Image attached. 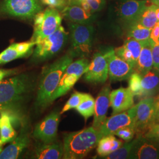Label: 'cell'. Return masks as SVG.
Listing matches in <instances>:
<instances>
[{"mask_svg":"<svg viewBox=\"0 0 159 159\" xmlns=\"http://www.w3.org/2000/svg\"><path fill=\"white\" fill-rule=\"evenodd\" d=\"M74 57V54L70 51L43 69L37 97V104L39 106L44 107L49 104L50 97L57 89L66 69L73 61Z\"/></svg>","mask_w":159,"mask_h":159,"instance_id":"6da1fadb","label":"cell"},{"mask_svg":"<svg viewBox=\"0 0 159 159\" xmlns=\"http://www.w3.org/2000/svg\"><path fill=\"white\" fill-rule=\"evenodd\" d=\"M100 139L98 131L93 126L69 133L64 139L63 159L84 158L96 147Z\"/></svg>","mask_w":159,"mask_h":159,"instance_id":"7a4b0ae2","label":"cell"},{"mask_svg":"<svg viewBox=\"0 0 159 159\" xmlns=\"http://www.w3.org/2000/svg\"><path fill=\"white\" fill-rule=\"evenodd\" d=\"M31 86V81L25 74L0 81V103L17 108L18 103L29 93Z\"/></svg>","mask_w":159,"mask_h":159,"instance_id":"3957f363","label":"cell"},{"mask_svg":"<svg viewBox=\"0 0 159 159\" xmlns=\"http://www.w3.org/2000/svg\"><path fill=\"white\" fill-rule=\"evenodd\" d=\"M34 32L31 41L37 44L54 33L61 25L62 16L57 9L47 8L34 16Z\"/></svg>","mask_w":159,"mask_h":159,"instance_id":"277c9868","label":"cell"},{"mask_svg":"<svg viewBox=\"0 0 159 159\" xmlns=\"http://www.w3.org/2000/svg\"><path fill=\"white\" fill-rule=\"evenodd\" d=\"M69 29L71 43V51L75 57L84 58L91 50L94 29L90 24L70 22Z\"/></svg>","mask_w":159,"mask_h":159,"instance_id":"5b68a950","label":"cell"},{"mask_svg":"<svg viewBox=\"0 0 159 159\" xmlns=\"http://www.w3.org/2000/svg\"><path fill=\"white\" fill-rule=\"evenodd\" d=\"M90 61L86 58H81L71 63L65 71L57 87L49 100L50 104L57 98L63 96L70 91L80 78L85 73Z\"/></svg>","mask_w":159,"mask_h":159,"instance_id":"8992f818","label":"cell"},{"mask_svg":"<svg viewBox=\"0 0 159 159\" xmlns=\"http://www.w3.org/2000/svg\"><path fill=\"white\" fill-rule=\"evenodd\" d=\"M67 37L68 33L60 25L54 33L35 44L33 59L35 61H43L52 57L61 50Z\"/></svg>","mask_w":159,"mask_h":159,"instance_id":"52a82bcc","label":"cell"},{"mask_svg":"<svg viewBox=\"0 0 159 159\" xmlns=\"http://www.w3.org/2000/svg\"><path fill=\"white\" fill-rule=\"evenodd\" d=\"M42 10L39 0H4L0 11L14 17L32 18Z\"/></svg>","mask_w":159,"mask_h":159,"instance_id":"ba28073f","label":"cell"},{"mask_svg":"<svg viewBox=\"0 0 159 159\" xmlns=\"http://www.w3.org/2000/svg\"><path fill=\"white\" fill-rule=\"evenodd\" d=\"M136 106L133 127L137 135L143 134L154 123V97L143 98Z\"/></svg>","mask_w":159,"mask_h":159,"instance_id":"9c48e42d","label":"cell"},{"mask_svg":"<svg viewBox=\"0 0 159 159\" xmlns=\"http://www.w3.org/2000/svg\"><path fill=\"white\" fill-rule=\"evenodd\" d=\"M136 106L134 105L126 111L113 114L107 118L98 130L102 138L108 135H114V133L121 128L133 127Z\"/></svg>","mask_w":159,"mask_h":159,"instance_id":"30bf717a","label":"cell"},{"mask_svg":"<svg viewBox=\"0 0 159 159\" xmlns=\"http://www.w3.org/2000/svg\"><path fill=\"white\" fill-rule=\"evenodd\" d=\"M84 78L91 83H104L108 77V62L104 50L96 52L85 71Z\"/></svg>","mask_w":159,"mask_h":159,"instance_id":"8fae6325","label":"cell"},{"mask_svg":"<svg viewBox=\"0 0 159 159\" xmlns=\"http://www.w3.org/2000/svg\"><path fill=\"white\" fill-rule=\"evenodd\" d=\"M108 62V77L110 81H123L129 79L134 72L133 67L118 57L113 48L104 50Z\"/></svg>","mask_w":159,"mask_h":159,"instance_id":"7c38bea8","label":"cell"},{"mask_svg":"<svg viewBox=\"0 0 159 159\" xmlns=\"http://www.w3.org/2000/svg\"><path fill=\"white\" fill-rule=\"evenodd\" d=\"M60 113L54 111L35 125L33 136L44 143H53L56 139Z\"/></svg>","mask_w":159,"mask_h":159,"instance_id":"4fadbf2b","label":"cell"},{"mask_svg":"<svg viewBox=\"0 0 159 159\" xmlns=\"http://www.w3.org/2000/svg\"><path fill=\"white\" fill-rule=\"evenodd\" d=\"M130 159H159V146L143 134L137 135L134 139Z\"/></svg>","mask_w":159,"mask_h":159,"instance_id":"5bb4252c","label":"cell"},{"mask_svg":"<svg viewBox=\"0 0 159 159\" xmlns=\"http://www.w3.org/2000/svg\"><path fill=\"white\" fill-rule=\"evenodd\" d=\"M133 94L129 87H120L110 94V105L113 108L112 115L126 111L134 106Z\"/></svg>","mask_w":159,"mask_h":159,"instance_id":"9a60e30c","label":"cell"},{"mask_svg":"<svg viewBox=\"0 0 159 159\" xmlns=\"http://www.w3.org/2000/svg\"><path fill=\"white\" fill-rule=\"evenodd\" d=\"M145 0H125L120 6L119 14L121 19L129 25L137 21L146 8Z\"/></svg>","mask_w":159,"mask_h":159,"instance_id":"2e32d148","label":"cell"},{"mask_svg":"<svg viewBox=\"0 0 159 159\" xmlns=\"http://www.w3.org/2000/svg\"><path fill=\"white\" fill-rule=\"evenodd\" d=\"M110 88L109 85L104 87L95 100V111L93 127L97 130L101 127L107 119L106 115L110 105Z\"/></svg>","mask_w":159,"mask_h":159,"instance_id":"e0dca14e","label":"cell"},{"mask_svg":"<svg viewBox=\"0 0 159 159\" xmlns=\"http://www.w3.org/2000/svg\"><path fill=\"white\" fill-rule=\"evenodd\" d=\"M63 17L71 23L90 24L93 20L92 14L86 11L79 0H70L61 11Z\"/></svg>","mask_w":159,"mask_h":159,"instance_id":"ac0fdd59","label":"cell"},{"mask_svg":"<svg viewBox=\"0 0 159 159\" xmlns=\"http://www.w3.org/2000/svg\"><path fill=\"white\" fill-rule=\"evenodd\" d=\"M35 43L32 41L14 43L0 53V64L9 63L30 53Z\"/></svg>","mask_w":159,"mask_h":159,"instance_id":"d6986e66","label":"cell"},{"mask_svg":"<svg viewBox=\"0 0 159 159\" xmlns=\"http://www.w3.org/2000/svg\"><path fill=\"white\" fill-rule=\"evenodd\" d=\"M30 142L29 133L23 130L7 148L2 150L0 154V159H16L28 147Z\"/></svg>","mask_w":159,"mask_h":159,"instance_id":"ffe728a7","label":"cell"},{"mask_svg":"<svg viewBox=\"0 0 159 159\" xmlns=\"http://www.w3.org/2000/svg\"><path fill=\"white\" fill-rule=\"evenodd\" d=\"M142 76L143 93L141 97H154L159 94V70L153 67Z\"/></svg>","mask_w":159,"mask_h":159,"instance_id":"44dd1931","label":"cell"},{"mask_svg":"<svg viewBox=\"0 0 159 159\" xmlns=\"http://www.w3.org/2000/svg\"><path fill=\"white\" fill-rule=\"evenodd\" d=\"M142 48L138 58L134 71L141 75L146 73L153 67V61L152 53L151 39L142 41Z\"/></svg>","mask_w":159,"mask_h":159,"instance_id":"7402d4cb","label":"cell"},{"mask_svg":"<svg viewBox=\"0 0 159 159\" xmlns=\"http://www.w3.org/2000/svg\"><path fill=\"white\" fill-rule=\"evenodd\" d=\"M15 117L9 111H0V137L3 144L11 142L17 137V133L11 124V119Z\"/></svg>","mask_w":159,"mask_h":159,"instance_id":"603a6c76","label":"cell"},{"mask_svg":"<svg viewBox=\"0 0 159 159\" xmlns=\"http://www.w3.org/2000/svg\"><path fill=\"white\" fill-rule=\"evenodd\" d=\"M63 146L54 143H43L38 144L35 149V155L37 159H61L63 158Z\"/></svg>","mask_w":159,"mask_h":159,"instance_id":"cb8c5ba5","label":"cell"},{"mask_svg":"<svg viewBox=\"0 0 159 159\" xmlns=\"http://www.w3.org/2000/svg\"><path fill=\"white\" fill-rule=\"evenodd\" d=\"M123 144V141L117 139L114 135L102 137L97 144V152L99 156L104 158L119 148Z\"/></svg>","mask_w":159,"mask_h":159,"instance_id":"d4e9b609","label":"cell"},{"mask_svg":"<svg viewBox=\"0 0 159 159\" xmlns=\"http://www.w3.org/2000/svg\"><path fill=\"white\" fill-rule=\"evenodd\" d=\"M157 7V6L153 4L152 6L146 7L136 23L140 24L148 29H153L156 24L157 23V19L156 15Z\"/></svg>","mask_w":159,"mask_h":159,"instance_id":"484cf974","label":"cell"},{"mask_svg":"<svg viewBox=\"0 0 159 159\" xmlns=\"http://www.w3.org/2000/svg\"><path fill=\"white\" fill-rule=\"evenodd\" d=\"M152 29H148L138 23H135L130 25L127 37L144 41L150 39Z\"/></svg>","mask_w":159,"mask_h":159,"instance_id":"4316f807","label":"cell"},{"mask_svg":"<svg viewBox=\"0 0 159 159\" xmlns=\"http://www.w3.org/2000/svg\"><path fill=\"white\" fill-rule=\"evenodd\" d=\"M85 120L94 115L95 111V100L89 94H87L85 98L75 108Z\"/></svg>","mask_w":159,"mask_h":159,"instance_id":"83f0119b","label":"cell"},{"mask_svg":"<svg viewBox=\"0 0 159 159\" xmlns=\"http://www.w3.org/2000/svg\"><path fill=\"white\" fill-rule=\"evenodd\" d=\"M134 144V139L127 142L122 145L119 148L110 154L104 159H130L131 154Z\"/></svg>","mask_w":159,"mask_h":159,"instance_id":"f1b7e54d","label":"cell"},{"mask_svg":"<svg viewBox=\"0 0 159 159\" xmlns=\"http://www.w3.org/2000/svg\"><path fill=\"white\" fill-rule=\"evenodd\" d=\"M142 76L135 71L131 74L129 78V89L134 96H142Z\"/></svg>","mask_w":159,"mask_h":159,"instance_id":"f546056e","label":"cell"},{"mask_svg":"<svg viewBox=\"0 0 159 159\" xmlns=\"http://www.w3.org/2000/svg\"><path fill=\"white\" fill-rule=\"evenodd\" d=\"M87 93H83L80 92H75L73 93L70 98H69L67 102L64 106L60 114L64 113L68 110L75 108L82 102V100L85 98Z\"/></svg>","mask_w":159,"mask_h":159,"instance_id":"4dcf8cb0","label":"cell"},{"mask_svg":"<svg viewBox=\"0 0 159 159\" xmlns=\"http://www.w3.org/2000/svg\"><path fill=\"white\" fill-rule=\"evenodd\" d=\"M135 134V130H134L133 127L131 126L121 128L114 133V135H116L117 136L124 140L125 142H129L132 140Z\"/></svg>","mask_w":159,"mask_h":159,"instance_id":"1f68e13d","label":"cell"},{"mask_svg":"<svg viewBox=\"0 0 159 159\" xmlns=\"http://www.w3.org/2000/svg\"><path fill=\"white\" fill-rule=\"evenodd\" d=\"M41 2L50 8L55 9H63L67 5L66 0H41Z\"/></svg>","mask_w":159,"mask_h":159,"instance_id":"d6a6232c","label":"cell"},{"mask_svg":"<svg viewBox=\"0 0 159 159\" xmlns=\"http://www.w3.org/2000/svg\"><path fill=\"white\" fill-rule=\"evenodd\" d=\"M144 136L148 139H159V123H154L150 125L144 134Z\"/></svg>","mask_w":159,"mask_h":159,"instance_id":"836d02e7","label":"cell"},{"mask_svg":"<svg viewBox=\"0 0 159 159\" xmlns=\"http://www.w3.org/2000/svg\"><path fill=\"white\" fill-rule=\"evenodd\" d=\"M151 43L153 67L159 70V41L158 43H155L151 40Z\"/></svg>","mask_w":159,"mask_h":159,"instance_id":"e575fe53","label":"cell"},{"mask_svg":"<svg viewBox=\"0 0 159 159\" xmlns=\"http://www.w3.org/2000/svg\"><path fill=\"white\" fill-rule=\"evenodd\" d=\"M91 8V12L100 11L105 4L104 0H85Z\"/></svg>","mask_w":159,"mask_h":159,"instance_id":"d590c367","label":"cell"},{"mask_svg":"<svg viewBox=\"0 0 159 159\" xmlns=\"http://www.w3.org/2000/svg\"><path fill=\"white\" fill-rule=\"evenodd\" d=\"M150 39L153 41L154 43H157L159 41V22L156 24V25L152 29Z\"/></svg>","mask_w":159,"mask_h":159,"instance_id":"8d00e7d4","label":"cell"},{"mask_svg":"<svg viewBox=\"0 0 159 159\" xmlns=\"http://www.w3.org/2000/svg\"><path fill=\"white\" fill-rule=\"evenodd\" d=\"M154 123H157L159 121V94L154 97Z\"/></svg>","mask_w":159,"mask_h":159,"instance_id":"74e56055","label":"cell"},{"mask_svg":"<svg viewBox=\"0 0 159 159\" xmlns=\"http://www.w3.org/2000/svg\"><path fill=\"white\" fill-rule=\"evenodd\" d=\"M9 111L11 113L14 114L15 116L18 117V110L17 108H14V107H12L10 106H5V105H3L2 104L0 103V111Z\"/></svg>","mask_w":159,"mask_h":159,"instance_id":"f35d334b","label":"cell"},{"mask_svg":"<svg viewBox=\"0 0 159 159\" xmlns=\"http://www.w3.org/2000/svg\"><path fill=\"white\" fill-rule=\"evenodd\" d=\"M13 73H14V72L12 70H0V81H2L4 78H5L7 76H8Z\"/></svg>","mask_w":159,"mask_h":159,"instance_id":"ab89813d","label":"cell"},{"mask_svg":"<svg viewBox=\"0 0 159 159\" xmlns=\"http://www.w3.org/2000/svg\"><path fill=\"white\" fill-rule=\"evenodd\" d=\"M156 17L157 19V21L159 22V7H157L156 10Z\"/></svg>","mask_w":159,"mask_h":159,"instance_id":"60d3db41","label":"cell"},{"mask_svg":"<svg viewBox=\"0 0 159 159\" xmlns=\"http://www.w3.org/2000/svg\"><path fill=\"white\" fill-rule=\"evenodd\" d=\"M153 4L159 7V0H152Z\"/></svg>","mask_w":159,"mask_h":159,"instance_id":"b9f144b4","label":"cell"},{"mask_svg":"<svg viewBox=\"0 0 159 159\" xmlns=\"http://www.w3.org/2000/svg\"><path fill=\"white\" fill-rule=\"evenodd\" d=\"M152 141H153L154 142L156 143L159 146V139H150Z\"/></svg>","mask_w":159,"mask_h":159,"instance_id":"7bdbcfd3","label":"cell"},{"mask_svg":"<svg viewBox=\"0 0 159 159\" xmlns=\"http://www.w3.org/2000/svg\"><path fill=\"white\" fill-rule=\"evenodd\" d=\"M2 151V146L0 145V154H1Z\"/></svg>","mask_w":159,"mask_h":159,"instance_id":"ee69618b","label":"cell"},{"mask_svg":"<svg viewBox=\"0 0 159 159\" xmlns=\"http://www.w3.org/2000/svg\"><path fill=\"white\" fill-rule=\"evenodd\" d=\"M0 145H1V146H2V145H3L2 143L1 142V137H0Z\"/></svg>","mask_w":159,"mask_h":159,"instance_id":"f6af8a7d","label":"cell"},{"mask_svg":"<svg viewBox=\"0 0 159 159\" xmlns=\"http://www.w3.org/2000/svg\"><path fill=\"white\" fill-rule=\"evenodd\" d=\"M157 123H159V121H158V122H157Z\"/></svg>","mask_w":159,"mask_h":159,"instance_id":"bcb514c9","label":"cell"},{"mask_svg":"<svg viewBox=\"0 0 159 159\" xmlns=\"http://www.w3.org/2000/svg\"><path fill=\"white\" fill-rule=\"evenodd\" d=\"M123 1H125V0H123Z\"/></svg>","mask_w":159,"mask_h":159,"instance_id":"7dc6e473","label":"cell"}]
</instances>
